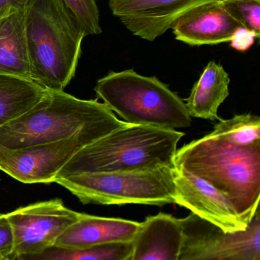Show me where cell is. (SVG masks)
<instances>
[{"label":"cell","instance_id":"obj_1","mask_svg":"<svg viewBox=\"0 0 260 260\" xmlns=\"http://www.w3.org/2000/svg\"><path fill=\"white\" fill-rule=\"evenodd\" d=\"M174 167L224 193L246 224L259 210L260 142L238 146L209 133L177 150Z\"/></svg>","mask_w":260,"mask_h":260},{"label":"cell","instance_id":"obj_2","mask_svg":"<svg viewBox=\"0 0 260 260\" xmlns=\"http://www.w3.org/2000/svg\"><path fill=\"white\" fill-rule=\"evenodd\" d=\"M25 32L31 79L47 91H64L76 73L83 27L63 0H34Z\"/></svg>","mask_w":260,"mask_h":260},{"label":"cell","instance_id":"obj_3","mask_svg":"<svg viewBox=\"0 0 260 260\" xmlns=\"http://www.w3.org/2000/svg\"><path fill=\"white\" fill-rule=\"evenodd\" d=\"M126 124L105 104L47 90L32 108L0 127V146L25 148L87 132L107 135Z\"/></svg>","mask_w":260,"mask_h":260},{"label":"cell","instance_id":"obj_4","mask_svg":"<svg viewBox=\"0 0 260 260\" xmlns=\"http://www.w3.org/2000/svg\"><path fill=\"white\" fill-rule=\"evenodd\" d=\"M184 136L176 129L127 123L78 151L56 179L87 173L174 168L177 145Z\"/></svg>","mask_w":260,"mask_h":260},{"label":"cell","instance_id":"obj_5","mask_svg":"<svg viewBox=\"0 0 260 260\" xmlns=\"http://www.w3.org/2000/svg\"><path fill=\"white\" fill-rule=\"evenodd\" d=\"M95 91L128 124L176 129L192 123L186 103L155 76L133 70L111 72L98 81Z\"/></svg>","mask_w":260,"mask_h":260},{"label":"cell","instance_id":"obj_6","mask_svg":"<svg viewBox=\"0 0 260 260\" xmlns=\"http://www.w3.org/2000/svg\"><path fill=\"white\" fill-rule=\"evenodd\" d=\"M174 168L73 174L55 182L83 204L163 206L174 203Z\"/></svg>","mask_w":260,"mask_h":260},{"label":"cell","instance_id":"obj_7","mask_svg":"<svg viewBox=\"0 0 260 260\" xmlns=\"http://www.w3.org/2000/svg\"><path fill=\"white\" fill-rule=\"evenodd\" d=\"M180 221L183 238L179 260H260L259 210L238 232H225L193 213Z\"/></svg>","mask_w":260,"mask_h":260},{"label":"cell","instance_id":"obj_8","mask_svg":"<svg viewBox=\"0 0 260 260\" xmlns=\"http://www.w3.org/2000/svg\"><path fill=\"white\" fill-rule=\"evenodd\" d=\"M104 136L97 132H87L25 148L10 149L0 146V171L21 183H53L78 151Z\"/></svg>","mask_w":260,"mask_h":260},{"label":"cell","instance_id":"obj_9","mask_svg":"<svg viewBox=\"0 0 260 260\" xmlns=\"http://www.w3.org/2000/svg\"><path fill=\"white\" fill-rule=\"evenodd\" d=\"M80 212L64 206L59 199L18 208L6 214L14 242V259L56 244L60 237L77 221Z\"/></svg>","mask_w":260,"mask_h":260},{"label":"cell","instance_id":"obj_10","mask_svg":"<svg viewBox=\"0 0 260 260\" xmlns=\"http://www.w3.org/2000/svg\"><path fill=\"white\" fill-rule=\"evenodd\" d=\"M217 0H109L113 15L130 32L154 41L185 14Z\"/></svg>","mask_w":260,"mask_h":260},{"label":"cell","instance_id":"obj_11","mask_svg":"<svg viewBox=\"0 0 260 260\" xmlns=\"http://www.w3.org/2000/svg\"><path fill=\"white\" fill-rule=\"evenodd\" d=\"M174 203L227 232L244 230L227 197L203 179L174 168Z\"/></svg>","mask_w":260,"mask_h":260},{"label":"cell","instance_id":"obj_12","mask_svg":"<svg viewBox=\"0 0 260 260\" xmlns=\"http://www.w3.org/2000/svg\"><path fill=\"white\" fill-rule=\"evenodd\" d=\"M241 26L217 0L185 14L171 29L177 41L189 45H216L229 42Z\"/></svg>","mask_w":260,"mask_h":260},{"label":"cell","instance_id":"obj_13","mask_svg":"<svg viewBox=\"0 0 260 260\" xmlns=\"http://www.w3.org/2000/svg\"><path fill=\"white\" fill-rule=\"evenodd\" d=\"M180 218L159 213L140 222L129 260H179L183 246Z\"/></svg>","mask_w":260,"mask_h":260},{"label":"cell","instance_id":"obj_14","mask_svg":"<svg viewBox=\"0 0 260 260\" xmlns=\"http://www.w3.org/2000/svg\"><path fill=\"white\" fill-rule=\"evenodd\" d=\"M140 227V222L132 220L79 213L77 221L60 237L55 245L90 247L131 243Z\"/></svg>","mask_w":260,"mask_h":260},{"label":"cell","instance_id":"obj_15","mask_svg":"<svg viewBox=\"0 0 260 260\" xmlns=\"http://www.w3.org/2000/svg\"><path fill=\"white\" fill-rule=\"evenodd\" d=\"M230 77L224 67L211 61L195 82L186 104L191 117L221 120L218 109L228 97Z\"/></svg>","mask_w":260,"mask_h":260},{"label":"cell","instance_id":"obj_16","mask_svg":"<svg viewBox=\"0 0 260 260\" xmlns=\"http://www.w3.org/2000/svg\"><path fill=\"white\" fill-rule=\"evenodd\" d=\"M25 12L0 18V74L32 80L25 32Z\"/></svg>","mask_w":260,"mask_h":260},{"label":"cell","instance_id":"obj_17","mask_svg":"<svg viewBox=\"0 0 260 260\" xmlns=\"http://www.w3.org/2000/svg\"><path fill=\"white\" fill-rule=\"evenodd\" d=\"M46 91L33 81L0 74V127L32 108Z\"/></svg>","mask_w":260,"mask_h":260},{"label":"cell","instance_id":"obj_18","mask_svg":"<svg viewBox=\"0 0 260 260\" xmlns=\"http://www.w3.org/2000/svg\"><path fill=\"white\" fill-rule=\"evenodd\" d=\"M131 243L90 247L53 245L32 254L20 255L14 260H129Z\"/></svg>","mask_w":260,"mask_h":260},{"label":"cell","instance_id":"obj_19","mask_svg":"<svg viewBox=\"0 0 260 260\" xmlns=\"http://www.w3.org/2000/svg\"><path fill=\"white\" fill-rule=\"evenodd\" d=\"M211 133L233 145L250 146L260 142L259 117L247 114L221 120Z\"/></svg>","mask_w":260,"mask_h":260},{"label":"cell","instance_id":"obj_20","mask_svg":"<svg viewBox=\"0 0 260 260\" xmlns=\"http://www.w3.org/2000/svg\"><path fill=\"white\" fill-rule=\"evenodd\" d=\"M219 3L241 26L260 34V0H219Z\"/></svg>","mask_w":260,"mask_h":260},{"label":"cell","instance_id":"obj_21","mask_svg":"<svg viewBox=\"0 0 260 260\" xmlns=\"http://www.w3.org/2000/svg\"><path fill=\"white\" fill-rule=\"evenodd\" d=\"M85 30L87 35L102 33L99 11L96 0H63Z\"/></svg>","mask_w":260,"mask_h":260},{"label":"cell","instance_id":"obj_22","mask_svg":"<svg viewBox=\"0 0 260 260\" xmlns=\"http://www.w3.org/2000/svg\"><path fill=\"white\" fill-rule=\"evenodd\" d=\"M14 260V242L12 229L6 214H0V259Z\"/></svg>","mask_w":260,"mask_h":260},{"label":"cell","instance_id":"obj_23","mask_svg":"<svg viewBox=\"0 0 260 260\" xmlns=\"http://www.w3.org/2000/svg\"><path fill=\"white\" fill-rule=\"evenodd\" d=\"M260 34L247 28V27H238L230 38V47L240 52L248 50L256 42V40L259 38Z\"/></svg>","mask_w":260,"mask_h":260},{"label":"cell","instance_id":"obj_24","mask_svg":"<svg viewBox=\"0 0 260 260\" xmlns=\"http://www.w3.org/2000/svg\"><path fill=\"white\" fill-rule=\"evenodd\" d=\"M34 0H0V18L17 12L27 10Z\"/></svg>","mask_w":260,"mask_h":260},{"label":"cell","instance_id":"obj_25","mask_svg":"<svg viewBox=\"0 0 260 260\" xmlns=\"http://www.w3.org/2000/svg\"><path fill=\"white\" fill-rule=\"evenodd\" d=\"M0 260H11L10 259H8V258H4V259H2Z\"/></svg>","mask_w":260,"mask_h":260}]
</instances>
